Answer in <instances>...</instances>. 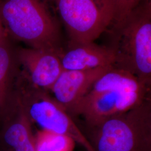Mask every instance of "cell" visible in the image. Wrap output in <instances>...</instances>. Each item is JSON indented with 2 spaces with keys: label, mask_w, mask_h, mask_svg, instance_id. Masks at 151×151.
<instances>
[{
  "label": "cell",
  "mask_w": 151,
  "mask_h": 151,
  "mask_svg": "<svg viewBox=\"0 0 151 151\" xmlns=\"http://www.w3.org/2000/svg\"><path fill=\"white\" fill-rule=\"evenodd\" d=\"M80 129L95 151H151V97L124 113Z\"/></svg>",
  "instance_id": "obj_1"
},
{
  "label": "cell",
  "mask_w": 151,
  "mask_h": 151,
  "mask_svg": "<svg viewBox=\"0 0 151 151\" xmlns=\"http://www.w3.org/2000/svg\"><path fill=\"white\" fill-rule=\"evenodd\" d=\"M32 125L14 91L0 111V151H35Z\"/></svg>",
  "instance_id": "obj_7"
},
{
  "label": "cell",
  "mask_w": 151,
  "mask_h": 151,
  "mask_svg": "<svg viewBox=\"0 0 151 151\" xmlns=\"http://www.w3.org/2000/svg\"><path fill=\"white\" fill-rule=\"evenodd\" d=\"M143 1V0H114L113 20L109 28H110V30H112L118 27Z\"/></svg>",
  "instance_id": "obj_14"
},
{
  "label": "cell",
  "mask_w": 151,
  "mask_h": 151,
  "mask_svg": "<svg viewBox=\"0 0 151 151\" xmlns=\"http://www.w3.org/2000/svg\"><path fill=\"white\" fill-rule=\"evenodd\" d=\"M69 45L94 42L113 20L114 0H56ZM68 45V46H69Z\"/></svg>",
  "instance_id": "obj_5"
},
{
  "label": "cell",
  "mask_w": 151,
  "mask_h": 151,
  "mask_svg": "<svg viewBox=\"0 0 151 151\" xmlns=\"http://www.w3.org/2000/svg\"><path fill=\"white\" fill-rule=\"evenodd\" d=\"M65 70H87L114 65L115 54L110 46L99 45L94 42L69 45L60 55Z\"/></svg>",
  "instance_id": "obj_10"
},
{
  "label": "cell",
  "mask_w": 151,
  "mask_h": 151,
  "mask_svg": "<svg viewBox=\"0 0 151 151\" xmlns=\"http://www.w3.org/2000/svg\"><path fill=\"white\" fill-rule=\"evenodd\" d=\"M8 36L0 41V111L12 97L21 72L17 48Z\"/></svg>",
  "instance_id": "obj_11"
},
{
  "label": "cell",
  "mask_w": 151,
  "mask_h": 151,
  "mask_svg": "<svg viewBox=\"0 0 151 151\" xmlns=\"http://www.w3.org/2000/svg\"><path fill=\"white\" fill-rule=\"evenodd\" d=\"M15 92L32 123L37 124L42 129L70 137L86 151H95L68 111L49 91L32 84L22 70L16 80Z\"/></svg>",
  "instance_id": "obj_4"
},
{
  "label": "cell",
  "mask_w": 151,
  "mask_h": 151,
  "mask_svg": "<svg viewBox=\"0 0 151 151\" xmlns=\"http://www.w3.org/2000/svg\"><path fill=\"white\" fill-rule=\"evenodd\" d=\"M112 66L87 70H63L50 91L70 114L93 84Z\"/></svg>",
  "instance_id": "obj_9"
},
{
  "label": "cell",
  "mask_w": 151,
  "mask_h": 151,
  "mask_svg": "<svg viewBox=\"0 0 151 151\" xmlns=\"http://www.w3.org/2000/svg\"><path fill=\"white\" fill-rule=\"evenodd\" d=\"M0 15L12 40L62 53L58 27L40 0H0Z\"/></svg>",
  "instance_id": "obj_3"
},
{
  "label": "cell",
  "mask_w": 151,
  "mask_h": 151,
  "mask_svg": "<svg viewBox=\"0 0 151 151\" xmlns=\"http://www.w3.org/2000/svg\"><path fill=\"white\" fill-rule=\"evenodd\" d=\"M116 88L151 90L145 86L135 76L113 65L97 79L87 93H95Z\"/></svg>",
  "instance_id": "obj_12"
},
{
  "label": "cell",
  "mask_w": 151,
  "mask_h": 151,
  "mask_svg": "<svg viewBox=\"0 0 151 151\" xmlns=\"http://www.w3.org/2000/svg\"><path fill=\"white\" fill-rule=\"evenodd\" d=\"M60 54L53 50L32 48H17L23 73L32 84L50 91L63 70Z\"/></svg>",
  "instance_id": "obj_8"
},
{
  "label": "cell",
  "mask_w": 151,
  "mask_h": 151,
  "mask_svg": "<svg viewBox=\"0 0 151 151\" xmlns=\"http://www.w3.org/2000/svg\"><path fill=\"white\" fill-rule=\"evenodd\" d=\"M7 36L8 35H7V33L6 32L5 29L2 23V21L0 15V41Z\"/></svg>",
  "instance_id": "obj_15"
},
{
  "label": "cell",
  "mask_w": 151,
  "mask_h": 151,
  "mask_svg": "<svg viewBox=\"0 0 151 151\" xmlns=\"http://www.w3.org/2000/svg\"><path fill=\"white\" fill-rule=\"evenodd\" d=\"M111 31L114 66L135 76L151 90V1L143 0Z\"/></svg>",
  "instance_id": "obj_2"
},
{
  "label": "cell",
  "mask_w": 151,
  "mask_h": 151,
  "mask_svg": "<svg viewBox=\"0 0 151 151\" xmlns=\"http://www.w3.org/2000/svg\"><path fill=\"white\" fill-rule=\"evenodd\" d=\"M151 92L146 89L116 88L87 93L70 115L72 118L82 117L84 125H94L135 107L151 97Z\"/></svg>",
  "instance_id": "obj_6"
},
{
  "label": "cell",
  "mask_w": 151,
  "mask_h": 151,
  "mask_svg": "<svg viewBox=\"0 0 151 151\" xmlns=\"http://www.w3.org/2000/svg\"><path fill=\"white\" fill-rule=\"evenodd\" d=\"M76 142L71 138L41 129L35 135V151H73Z\"/></svg>",
  "instance_id": "obj_13"
}]
</instances>
